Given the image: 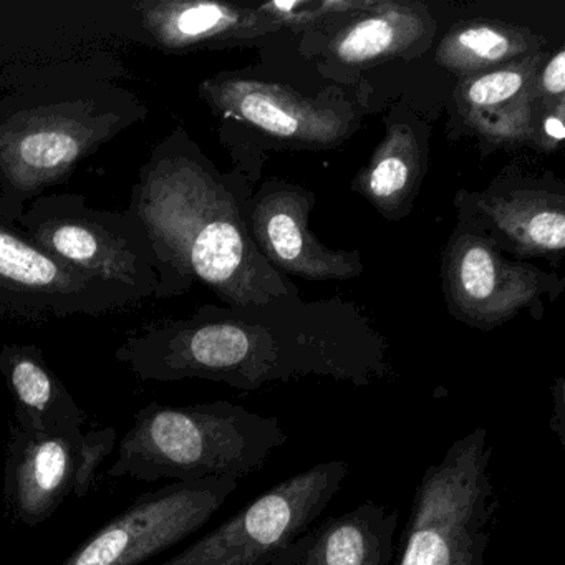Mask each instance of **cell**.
Instances as JSON below:
<instances>
[{
    "mask_svg": "<svg viewBox=\"0 0 565 565\" xmlns=\"http://www.w3.org/2000/svg\"><path fill=\"white\" fill-rule=\"evenodd\" d=\"M110 58L14 67L0 74V217L25 207L105 145L141 124L147 105L115 78Z\"/></svg>",
    "mask_w": 565,
    "mask_h": 565,
    "instance_id": "1",
    "label": "cell"
},
{
    "mask_svg": "<svg viewBox=\"0 0 565 565\" xmlns=\"http://www.w3.org/2000/svg\"><path fill=\"white\" fill-rule=\"evenodd\" d=\"M127 210L143 223L163 266L158 299L180 296L200 279L236 306L267 300L236 201L183 130L151 150Z\"/></svg>",
    "mask_w": 565,
    "mask_h": 565,
    "instance_id": "2",
    "label": "cell"
},
{
    "mask_svg": "<svg viewBox=\"0 0 565 565\" xmlns=\"http://www.w3.org/2000/svg\"><path fill=\"white\" fill-rule=\"evenodd\" d=\"M287 441L276 416L257 415L234 403H150L135 415L108 476L147 482L227 476L239 481L260 471Z\"/></svg>",
    "mask_w": 565,
    "mask_h": 565,
    "instance_id": "3",
    "label": "cell"
},
{
    "mask_svg": "<svg viewBox=\"0 0 565 565\" xmlns=\"http://www.w3.org/2000/svg\"><path fill=\"white\" fill-rule=\"evenodd\" d=\"M488 428L456 439L428 466L392 565H484L499 511Z\"/></svg>",
    "mask_w": 565,
    "mask_h": 565,
    "instance_id": "4",
    "label": "cell"
},
{
    "mask_svg": "<svg viewBox=\"0 0 565 565\" xmlns=\"http://www.w3.org/2000/svg\"><path fill=\"white\" fill-rule=\"evenodd\" d=\"M14 226L72 269L111 284L138 302L158 299L163 266L131 211L95 210L82 194H44Z\"/></svg>",
    "mask_w": 565,
    "mask_h": 565,
    "instance_id": "5",
    "label": "cell"
},
{
    "mask_svg": "<svg viewBox=\"0 0 565 565\" xmlns=\"http://www.w3.org/2000/svg\"><path fill=\"white\" fill-rule=\"evenodd\" d=\"M347 475L349 466L340 459L296 472L160 565H269L280 548L313 527Z\"/></svg>",
    "mask_w": 565,
    "mask_h": 565,
    "instance_id": "6",
    "label": "cell"
},
{
    "mask_svg": "<svg viewBox=\"0 0 565 565\" xmlns=\"http://www.w3.org/2000/svg\"><path fill=\"white\" fill-rule=\"evenodd\" d=\"M237 479L173 482L138 495L62 565H140L190 537L236 491Z\"/></svg>",
    "mask_w": 565,
    "mask_h": 565,
    "instance_id": "7",
    "label": "cell"
},
{
    "mask_svg": "<svg viewBox=\"0 0 565 565\" xmlns=\"http://www.w3.org/2000/svg\"><path fill=\"white\" fill-rule=\"evenodd\" d=\"M125 290L72 269L0 217V317L47 322L138 306Z\"/></svg>",
    "mask_w": 565,
    "mask_h": 565,
    "instance_id": "8",
    "label": "cell"
},
{
    "mask_svg": "<svg viewBox=\"0 0 565 565\" xmlns=\"http://www.w3.org/2000/svg\"><path fill=\"white\" fill-rule=\"evenodd\" d=\"M82 438V428L29 431L12 423L2 492L14 521L44 524L74 492Z\"/></svg>",
    "mask_w": 565,
    "mask_h": 565,
    "instance_id": "9",
    "label": "cell"
},
{
    "mask_svg": "<svg viewBox=\"0 0 565 565\" xmlns=\"http://www.w3.org/2000/svg\"><path fill=\"white\" fill-rule=\"evenodd\" d=\"M547 276L534 267L508 263L489 241L461 236L448 250V292L458 316L479 329H492L541 294Z\"/></svg>",
    "mask_w": 565,
    "mask_h": 565,
    "instance_id": "10",
    "label": "cell"
},
{
    "mask_svg": "<svg viewBox=\"0 0 565 565\" xmlns=\"http://www.w3.org/2000/svg\"><path fill=\"white\" fill-rule=\"evenodd\" d=\"M200 95L217 114L286 140L329 147L349 130V118L339 110L303 100L279 85L216 77L201 84Z\"/></svg>",
    "mask_w": 565,
    "mask_h": 565,
    "instance_id": "11",
    "label": "cell"
},
{
    "mask_svg": "<svg viewBox=\"0 0 565 565\" xmlns=\"http://www.w3.org/2000/svg\"><path fill=\"white\" fill-rule=\"evenodd\" d=\"M135 9L147 41L164 52H186L253 39L279 28L259 9L203 0H145Z\"/></svg>",
    "mask_w": 565,
    "mask_h": 565,
    "instance_id": "12",
    "label": "cell"
},
{
    "mask_svg": "<svg viewBox=\"0 0 565 565\" xmlns=\"http://www.w3.org/2000/svg\"><path fill=\"white\" fill-rule=\"evenodd\" d=\"M309 206L296 193L264 198L253 214V227L264 253L289 273L306 279H349L360 270L355 254L326 249L307 230Z\"/></svg>",
    "mask_w": 565,
    "mask_h": 565,
    "instance_id": "13",
    "label": "cell"
},
{
    "mask_svg": "<svg viewBox=\"0 0 565 565\" xmlns=\"http://www.w3.org/2000/svg\"><path fill=\"white\" fill-rule=\"evenodd\" d=\"M0 373L14 402V423L29 431L82 428L84 412L35 345L6 343Z\"/></svg>",
    "mask_w": 565,
    "mask_h": 565,
    "instance_id": "14",
    "label": "cell"
},
{
    "mask_svg": "<svg viewBox=\"0 0 565 565\" xmlns=\"http://www.w3.org/2000/svg\"><path fill=\"white\" fill-rule=\"evenodd\" d=\"M396 509L363 502L307 532L299 565H392L396 554Z\"/></svg>",
    "mask_w": 565,
    "mask_h": 565,
    "instance_id": "15",
    "label": "cell"
},
{
    "mask_svg": "<svg viewBox=\"0 0 565 565\" xmlns=\"http://www.w3.org/2000/svg\"><path fill=\"white\" fill-rule=\"evenodd\" d=\"M425 32V21L409 6L380 2L333 39L330 51L347 65H365L402 54Z\"/></svg>",
    "mask_w": 565,
    "mask_h": 565,
    "instance_id": "16",
    "label": "cell"
},
{
    "mask_svg": "<svg viewBox=\"0 0 565 565\" xmlns=\"http://www.w3.org/2000/svg\"><path fill=\"white\" fill-rule=\"evenodd\" d=\"M537 39L527 31L501 22L456 25L438 49V62L458 75L481 74L498 65L521 61Z\"/></svg>",
    "mask_w": 565,
    "mask_h": 565,
    "instance_id": "17",
    "label": "cell"
},
{
    "mask_svg": "<svg viewBox=\"0 0 565 565\" xmlns=\"http://www.w3.org/2000/svg\"><path fill=\"white\" fill-rule=\"evenodd\" d=\"M482 211L522 253L544 254L565 246L562 201L542 194L518 193L481 201Z\"/></svg>",
    "mask_w": 565,
    "mask_h": 565,
    "instance_id": "18",
    "label": "cell"
},
{
    "mask_svg": "<svg viewBox=\"0 0 565 565\" xmlns=\"http://www.w3.org/2000/svg\"><path fill=\"white\" fill-rule=\"evenodd\" d=\"M418 158V145L412 130L399 125L390 128L363 174V193L382 210L398 206L415 183Z\"/></svg>",
    "mask_w": 565,
    "mask_h": 565,
    "instance_id": "19",
    "label": "cell"
},
{
    "mask_svg": "<svg viewBox=\"0 0 565 565\" xmlns=\"http://www.w3.org/2000/svg\"><path fill=\"white\" fill-rule=\"evenodd\" d=\"M539 62L541 55H531L495 71L466 78L456 90L462 114L475 121L518 104L534 88Z\"/></svg>",
    "mask_w": 565,
    "mask_h": 565,
    "instance_id": "20",
    "label": "cell"
},
{
    "mask_svg": "<svg viewBox=\"0 0 565 565\" xmlns=\"http://www.w3.org/2000/svg\"><path fill=\"white\" fill-rule=\"evenodd\" d=\"M117 443V431L111 426L84 433L81 449H78L77 471H75V498H85L90 492L102 462L114 451Z\"/></svg>",
    "mask_w": 565,
    "mask_h": 565,
    "instance_id": "21",
    "label": "cell"
},
{
    "mask_svg": "<svg viewBox=\"0 0 565 565\" xmlns=\"http://www.w3.org/2000/svg\"><path fill=\"white\" fill-rule=\"evenodd\" d=\"M565 52L558 51L555 57L545 65L544 71L537 74L535 78V87H537L539 97L552 102V107H555L554 100L557 104H564L565 92Z\"/></svg>",
    "mask_w": 565,
    "mask_h": 565,
    "instance_id": "22",
    "label": "cell"
},
{
    "mask_svg": "<svg viewBox=\"0 0 565 565\" xmlns=\"http://www.w3.org/2000/svg\"><path fill=\"white\" fill-rule=\"evenodd\" d=\"M564 104L552 107L551 114L544 115L541 121V141L548 148L557 147L564 140Z\"/></svg>",
    "mask_w": 565,
    "mask_h": 565,
    "instance_id": "23",
    "label": "cell"
},
{
    "mask_svg": "<svg viewBox=\"0 0 565 565\" xmlns=\"http://www.w3.org/2000/svg\"><path fill=\"white\" fill-rule=\"evenodd\" d=\"M554 412H552L551 428L557 435L558 441L565 446V386L564 380H557L554 392Z\"/></svg>",
    "mask_w": 565,
    "mask_h": 565,
    "instance_id": "24",
    "label": "cell"
},
{
    "mask_svg": "<svg viewBox=\"0 0 565 565\" xmlns=\"http://www.w3.org/2000/svg\"><path fill=\"white\" fill-rule=\"evenodd\" d=\"M307 545V532L286 547L280 548L269 565H299Z\"/></svg>",
    "mask_w": 565,
    "mask_h": 565,
    "instance_id": "25",
    "label": "cell"
}]
</instances>
